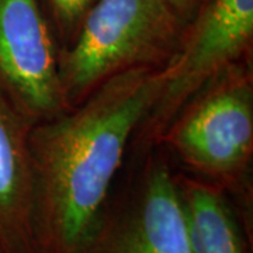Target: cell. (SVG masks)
<instances>
[{"label":"cell","instance_id":"8fae6325","mask_svg":"<svg viewBox=\"0 0 253 253\" xmlns=\"http://www.w3.org/2000/svg\"><path fill=\"white\" fill-rule=\"evenodd\" d=\"M0 253H4V251H3V248L0 246Z\"/></svg>","mask_w":253,"mask_h":253},{"label":"cell","instance_id":"6da1fadb","mask_svg":"<svg viewBox=\"0 0 253 253\" xmlns=\"http://www.w3.org/2000/svg\"><path fill=\"white\" fill-rule=\"evenodd\" d=\"M161 68L123 71L75 107L31 126L37 252L76 253L91 235L126 145L154 104Z\"/></svg>","mask_w":253,"mask_h":253},{"label":"cell","instance_id":"ba28073f","mask_svg":"<svg viewBox=\"0 0 253 253\" xmlns=\"http://www.w3.org/2000/svg\"><path fill=\"white\" fill-rule=\"evenodd\" d=\"M190 253H248L246 228L225 190L176 177Z\"/></svg>","mask_w":253,"mask_h":253},{"label":"cell","instance_id":"7a4b0ae2","mask_svg":"<svg viewBox=\"0 0 253 253\" xmlns=\"http://www.w3.org/2000/svg\"><path fill=\"white\" fill-rule=\"evenodd\" d=\"M183 27L169 0H97L75 40L59 51L66 107H75L123 71L163 66L180 44Z\"/></svg>","mask_w":253,"mask_h":253},{"label":"cell","instance_id":"8992f818","mask_svg":"<svg viewBox=\"0 0 253 253\" xmlns=\"http://www.w3.org/2000/svg\"><path fill=\"white\" fill-rule=\"evenodd\" d=\"M76 253H190L176 177L151 165L134 193L107 203L97 225Z\"/></svg>","mask_w":253,"mask_h":253},{"label":"cell","instance_id":"3957f363","mask_svg":"<svg viewBox=\"0 0 253 253\" xmlns=\"http://www.w3.org/2000/svg\"><path fill=\"white\" fill-rule=\"evenodd\" d=\"M159 142L221 189L236 191L253 151V81L246 61L210 82Z\"/></svg>","mask_w":253,"mask_h":253},{"label":"cell","instance_id":"30bf717a","mask_svg":"<svg viewBox=\"0 0 253 253\" xmlns=\"http://www.w3.org/2000/svg\"><path fill=\"white\" fill-rule=\"evenodd\" d=\"M207 1L208 0H169V3L177 11V14L180 16L184 24L189 21L191 16L199 13L201 6L206 4Z\"/></svg>","mask_w":253,"mask_h":253},{"label":"cell","instance_id":"9c48e42d","mask_svg":"<svg viewBox=\"0 0 253 253\" xmlns=\"http://www.w3.org/2000/svg\"><path fill=\"white\" fill-rule=\"evenodd\" d=\"M48 1L66 48L75 40L83 18L97 0H48Z\"/></svg>","mask_w":253,"mask_h":253},{"label":"cell","instance_id":"277c9868","mask_svg":"<svg viewBox=\"0 0 253 253\" xmlns=\"http://www.w3.org/2000/svg\"><path fill=\"white\" fill-rule=\"evenodd\" d=\"M252 38L253 0H208L161 68L159 90L136 141L159 144L173 120L210 82L244 61Z\"/></svg>","mask_w":253,"mask_h":253},{"label":"cell","instance_id":"5b68a950","mask_svg":"<svg viewBox=\"0 0 253 253\" xmlns=\"http://www.w3.org/2000/svg\"><path fill=\"white\" fill-rule=\"evenodd\" d=\"M58 63L38 0H0V90L33 126L68 110Z\"/></svg>","mask_w":253,"mask_h":253},{"label":"cell","instance_id":"52a82bcc","mask_svg":"<svg viewBox=\"0 0 253 253\" xmlns=\"http://www.w3.org/2000/svg\"><path fill=\"white\" fill-rule=\"evenodd\" d=\"M31 126L0 90V246L4 253H38L30 156Z\"/></svg>","mask_w":253,"mask_h":253}]
</instances>
